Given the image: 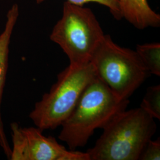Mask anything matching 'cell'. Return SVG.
I'll use <instances>...</instances> for the list:
<instances>
[{
  "label": "cell",
  "mask_w": 160,
  "mask_h": 160,
  "mask_svg": "<svg viewBox=\"0 0 160 160\" xmlns=\"http://www.w3.org/2000/svg\"><path fill=\"white\" fill-rule=\"evenodd\" d=\"M135 51L149 73L160 77V43L138 45Z\"/></svg>",
  "instance_id": "9"
},
{
  "label": "cell",
  "mask_w": 160,
  "mask_h": 160,
  "mask_svg": "<svg viewBox=\"0 0 160 160\" xmlns=\"http://www.w3.org/2000/svg\"><path fill=\"white\" fill-rule=\"evenodd\" d=\"M129 100H122L96 77L87 86L68 118L61 125L59 139L70 150L83 147L96 129H103L125 110Z\"/></svg>",
  "instance_id": "1"
},
{
  "label": "cell",
  "mask_w": 160,
  "mask_h": 160,
  "mask_svg": "<svg viewBox=\"0 0 160 160\" xmlns=\"http://www.w3.org/2000/svg\"><path fill=\"white\" fill-rule=\"evenodd\" d=\"M97 77L90 62L69 65L58 75L57 81L35 104L29 118L42 131L61 126L72 113L87 86Z\"/></svg>",
  "instance_id": "3"
},
{
  "label": "cell",
  "mask_w": 160,
  "mask_h": 160,
  "mask_svg": "<svg viewBox=\"0 0 160 160\" xmlns=\"http://www.w3.org/2000/svg\"><path fill=\"white\" fill-rule=\"evenodd\" d=\"M139 160H160V138L155 141L152 139L149 141L140 155Z\"/></svg>",
  "instance_id": "12"
},
{
  "label": "cell",
  "mask_w": 160,
  "mask_h": 160,
  "mask_svg": "<svg viewBox=\"0 0 160 160\" xmlns=\"http://www.w3.org/2000/svg\"><path fill=\"white\" fill-rule=\"evenodd\" d=\"M11 160H90L89 154L67 150L55 138L45 137L38 128H22L12 123Z\"/></svg>",
  "instance_id": "6"
},
{
  "label": "cell",
  "mask_w": 160,
  "mask_h": 160,
  "mask_svg": "<svg viewBox=\"0 0 160 160\" xmlns=\"http://www.w3.org/2000/svg\"><path fill=\"white\" fill-rule=\"evenodd\" d=\"M95 145L87 152L91 160H138L152 139L154 119L141 108L124 110L105 126Z\"/></svg>",
  "instance_id": "2"
},
{
  "label": "cell",
  "mask_w": 160,
  "mask_h": 160,
  "mask_svg": "<svg viewBox=\"0 0 160 160\" xmlns=\"http://www.w3.org/2000/svg\"><path fill=\"white\" fill-rule=\"evenodd\" d=\"M118 3L121 18L137 29L160 26V14L150 7L147 0H118Z\"/></svg>",
  "instance_id": "8"
},
{
  "label": "cell",
  "mask_w": 160,
  "mask_h": 160,
  "mask_svg": "<svg viewBox=\"0 0 160 160\" xmlns=\"http://www.w3.org/2000/svg\"><path fill=\"white\" fill-rule=\"evenodd\" d=\"M18 15V7L17 4H14L8 12L5 28L3 32L0 34V146L8 159L12 153V148L9 145L4 131L1 113V106L8 68L9 46L12 31L16 25Z\"/></svg>",
  "instance_id": "7"
},
{
  "label": "cell",
  "mask_w": 160,
  "mask_h": 160,
  "mask_svg": "<svg viewBox=\"0 0 160 160\" xmlns=\"http://www.w3.org/2000/svg\"><path fill=\"white\" fill-rule=\"evenodd\" d=\"M38 4L45 1V0H35ZM69 2L76 5L82 6L88 2H96L99 4L106 7L109 11L117 20L122 19L120 16L118 0H67Z\"/></svg>",
  "instance_id": "11"
},
{
  "label": "cell",
  "mask_w": 160,
  "mask_h": 160,
  "mask_svg": "<svg viewBox=\"0 0 160 160\" xmlns=\"http://www.w3.org/2000/svg\"><path fill=\"white\" fill-rule=\"evenodd\" d=\"M143 109L154 119H160V86H151L147 90L141 104Z\"/></svg>",
  "instance_id": "10"
},
{
  "label": "cell",
  "mask_w": 160,
  "mask_h": 160,
  "mask_svg": "<svg viewBox=\"0 0 160 160\" xmlns=\"http://www.w3.org/2000/svg\"><path fill=\"white\" fill-rule=\"evenodd\" d=\"M104 35L91 9L67 1L62 16L52 29L50 39L67 55L69 65H82L90 62Z\"/></svg>",
  "instance_id": "5"
},
{
  "label": "cell",
  "mask_w": 160,
  "mask_h": 160,
  "mask_svg": "<svg viewBox=\"0 0 160 160\" xmlns=\"http://www.w3.org/2000/svg\"><path fill=\"white\" fill-rule=\"evenodd\" d=\"M97 77L122 100H129L151 74L137 52L119 46L105 34L90 59Z\"/></svg>",
  "instance_id": "4"
}]
</instances>
